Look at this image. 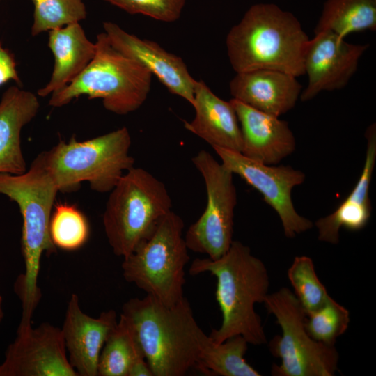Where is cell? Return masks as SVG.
I'll return each mask as SVG.
<instances>
[{"label": "cell", "instance_id": "3957f363", "mask_svg": "<svg viewBox=\"0 0 376 376\" xmlns=\"http://www.w3.org/2000/svg\"><path fill=\"white\" fill-rule=\"evenodd\" d=\"M125 322L153 376H183L196 368L203 331L186 297L166 306L151 295L122 307Z\"/></svg>", "mask_w": 376, "mask_h": 376}, {"label": "cell", "instance_id": "d6a6232c", "mask_svg": "<svg viewBox=\"0 0 376 376\" xmlns=\"http://www.w3.org/2000/svg\"><path fill=\"white\" fill-rule=\"evenodd\" d=\"M1 1V0H0Z\"/></svg>", "mask_w": 376, "mask_h": 376}, {"label": "cell", "instance_id": "2e32d148", "mask_svg": "<svg viewBox=\"0 0 376 376\" xmlns=\"http://www.w3.org/2000/svg\"><path fill=\"white\" fill-rule=\"evenodd\" d=\"M235 110L242 137L241 153L267 165H276L296 149V139L288 122L235 99Z\"/></svg>", "mask_w": 376, "mask_h": 376}, {"label": "cell", "instance_id": "ffe728a7", "mask_svg": "<svg viewBox=\"0 0 376 376\" xmlns=\"http://www.w3.org/2000/svg\"><path fill=\"white\" fill-rule=\"evenodd\" d=\"M38 95L12 86L0 101V173L19 175L26 170L21 146L24 127L37 115Z\"/></svg>", "mask_w": 376, "mask_h": 376}, {"label": "cell", "instance_id": "4fadbf2b", "mask_svg": "<svg viewBox=\"0 0 376 376\" xmlns=\"http://www.w3.org/2000/svg\"><path fill=\"white\" fill-rule=\"evenodd\" d=\"M0 365V376H78L70 365L61 329L49 323L17 333Z\"/></svg>", "mask_w": 376, "mask_h": 376}, {"label": "cell", "instance_id": "ba28073f", "mask_svg": "<svg viewBox=\"0 0 376 376\" xmlns=\"http://www.w3.org/2000/svg\"><path fill=\"white\" fill-rule=\"evenodd\" d=\"M184 227L183 219L170 211L152 234L123 258L121 265L126 281L166 306L185 297V267L190 258Z\"/></svg>", "mask_w": 376, "mask_h": 376}, {"label": "cell", "instance_id": "9a60e30c", "mask_svg": "<svg viewBox=\"0 0 376 376\" xmlns=\"http://www.w3.org/2000/svg\"><path fill=\"white\" fill-rule=\"evenodd\" d=\"M118 321L113 310L103 311L98 318L86 315L79 306L77 295H71L61 329L69 362L78 375H97L100 352Z\"/></svg>", "mask_w": 376, "mask_h": 376}, {"label": "cell", "instance_id": "1f68e13d", "mask_svg": "<svg viewBox=\"0 0 376 376\" xmlns=\"http://www.w3.org/2000/svg\"><path fill=\"white\" fill-rule=\"evenodd\" d=\"M1 303H2V298L0 296V322L2 320L3 317V313L2 308H1Z\"/></svg>", "mask_w": 376, "mask_h": 376}, {"label": "cell", "instance_id": "ac0fdd59", "mask_svg": "<svg viewBox=\"0 0 376 376\" xmlns=\"http://www.w3.org/2000/svg\"><path fill=\"white\" fill-rule=\"evenodd\" d=\"M366 151L361 173L350 193L329 215L318 219L314 226L318 240L331 244L340 241L341 228L358 231L365 228L370 218L372 206L370 186L376 162V125H370L365 132Z\"/></svg>", "mask_w": 376, "mask_h": 376}, {"label": "cell", "instance_id": "4316f807", "mask_svg": "<svg viewBox=\"0 0 376 376\" xmlns=\"http://www.w3.org/2000/svg\"><path fill=\"white\" fill-rule=\"evenodd\" d=\"M34 6L33 36L66 25L79 22L86 17L83 0H31Z\"/></svg>", "mask_w": 376, "mask_h": 376}, {"label": "cell", "instance_id": "7c38bea8", "mask_svg": "<svg viewBox=\"0 0 376 376\" xmlns=\"http://www.w3.org/2000/svg\"><path fill=\"white\" fill-rule=\"evenodd\" d=\"M368 47V44L347 42L329 31L315 33L304 53V75L308 76V84L301 91L300 100L307 102L322 91L346 86Z\"/></svg>", "mask_w": 376, "mask_h": 376}, {"label": "cell", "instance_id": "5b68a950", "mask_svg": "<svg viewBox=\"0 0 376 376\" xmlns=\"http://www.w3.org/2000/svg\"><path fill=\"white\" fill-rule=\"evenodd\" d=\"M131 145L130 133L123 127L86 141L60 140L40 154L60 192L75 191L88 182L92 190L108 193L134 166Z\"/></svg>", "mask_w": 376, "mask_h": 376}, {"label": "cell", "instance_id": "603a6c76", "mask_svg": "<svg viewBox=\"0 0 376 376\" xmlns=\"http://www.w3.org/2000/svg\"><path fill=\"white\" fill-rule=\"evenodd\" d=\"M376 29V0H327L315 33L329 31L342 38Z\"/></svg>", "mask_w": 376, "mask_h": 376}, {"label": "cell", "instance_id": "9c48e42d", "mask_svg": "<svg viewBox=\"0 0 376 376\" xmlns=\"http://www.w3.org/2000/svg\"><path fill=\"white\" fill-rule=\"evenodd\" d=\"M263 304L280 326L282 334L269 343L272 354L279 358L273 364L274 376H334L338 370L339 354L335 345L319 343L305 327L306 313L288 288L268 294Z\"/></svg>", "mask_w": 376, "mask_h": 376}, {"label": "cell", "instance_id": "7a4b0ae2", "mask_svg": "<svg viewBox=\"0 0 376 376\" xmlns=\"http://www.w3.org/2000/svg\"><path fill=\"white\" fill-rule=\"evenodd\" d=\"M58 192L40 153L24 173H0V194L17 203L22 217L21 247L25 270L17 278L14 288L22 301L19 327L23 329L31 327L33 313L41 298L38 277L42 256L56 252L49 227Z\"/></svg>", "mask_w": 376, "mask_h": 376}, {"label": "cell", "instance_id": "30bf717a", "mask_svg": "<svg viewBox=\"0 0 376 376\" xmlns=\"http://www.w3.org/2000/svg\"><path fill=\"white\" fill-rule=\"evenodd\" d=\"M191 162L204 180L207 203L187 229L185 240L189 250L216 260L227 252L233 241L237 205L233 173L205 150L198 151Z\"/></svg>", "mask_w": 376, "mask_h": 376}, {"label": "cell", "instance_id": "277c9868", "mask_svg": "<svg viewBox=\"0 0 376 376\" xmlns=\"http://www.w3.org/2000/svg\"><path fill=\"white\" fill-rule=\"evenodd\" d=\"M309 38L298 19L276 4L251 6L227 34L230 63L236 72L267 69L296 77L304 75Z\"/></svg>", "mask_w": 376, "mask_h": 376}, {"label": "cell", "instance_id": "83f0119b", "mask_svg": "<svg viewBox=\"0 0 376 376\" xmlns=\"http://www.w3.org/2000/svg\"><path fill=\"white\" fill-rule=\"evenodd\" d=\"M287 274L294 294L306 313L320 308L329 297L316 274L313 260L308 256L295 257Z\"/></svg>", "mask_w": 376, "mask_h": 376}, {"label": "cell", "instance_id": "e0dca14e", "mask_svg": "<svg viewBox=\"0 0 376 376\" xmlns=\"http://www.w3.org/2000/svg\"><path fill=\"white\" fill-rule=\"evenodd\" d=\"M229 88L233 99L276 117L293 109L302 91L296 77L267 69L236 73Z\"/></svg>", "mask_w": 376, "mask_h": 376}, {"label": "cell", "instance_id": "8992f818", "mask_svg": "<svg viewBox=\"0 0 376 376\" xmlns=\"http://www.w3.org/2000/svg\"><path fill=\"white\" fill-rule=\"evenodd\" d=\"M95 43L92 61L70 84L51 95L49 105L61 107L87 95L101 99L104 107L117 115L139 109L150 91L152 74L115 49L104 32L96 36Z\"/></svg>", "mask_w": 376, "mask_h": 376}, {"label": "cell", "instance_id": "f1b7e54d", "mask_svg": "<svg viewBox=\"0 0 376 376\" xmlns=\"http://www.w3.org/2000/svg\"><path fill=\"white\" fill-rule=\"evenodd\" d=\"M125 12L140 14L154 19L173 22L182 14L186 0H104Z\"/></svg>", "mask_w": 376, "mask_h": 376}, {"label": "cell", "instance_id": "44dd1931", "mask_svg": "<svg viewBox=\"0 0 376 376\" xmlns=\"http://www.w3.org/2000/svg\"><path fill=\"white\" fill-rule=\"evenodd\" d=\"M48 46L54 58L49 82L37 95L46 97L76 79L93 58L96 46L86 36L79 22L49 31Z\"/></svg>", "mask_w": 376, "mask_h": 376}, {"label": "cell", "instance_id": "8fae6325", "mask_svg": "<svg viewBox=\"0 0 376 376\" xmlns=\"http://www.w3.org/2000/svg\"><path fill=\"white\" fill-rule=\"evenodd\" d=\"M212 148L221 162L256 189L276 212L286 237L294 238L314 226L313 221L297 212L292 200L293 188L306 179L304 172L290 166L267 165L251 159L241 152L218 147Z\"/></svg>", "mask_w": 376, "mask_h": 376}, {"label": "cell", "instance_id": "52a82bcc", "mask_svg": "<svg viewBox=\"0 0 376 376\" xmlns=\"http://www.w3.org/2000/svg\"><path fill=\"white\" fill-rule=\"evenodd\" d=\"M171 210L164 183L144 169H130L109 191L102 215L113 253L123 258L129 256Z\"/></svg>", "mask_w": 376, "mask_h": 376}, {"label": "cell", "instance_id": "f546056e", "mask_svg": "<svg viewBox=\"0 0 376 376\" xmlns=\"http://www.w3.org/2000/svg\"><path fill=\"white\" fill-rule=\"evenodd\" d=\"M10 80L21 84L13 54L0 42V86Z\"/></svg>", "mask_w": 376, "mask_h": 376}, {"label": "cell", "instance_id": "5bb4252c", "mask_svg": "<svg viewBox=\"0 0 376 376\" xmlns=\"http://www.w3.org/2000/svg\"><path fill=\"white\" fill-rule=\"evenodd\" d=\"M103 28L115 49L139 62L171 93L193 104L196 80L181 57L167 52L154 41L127 32L111 22H104Z\"/></svg>", "mask_w": 376, "mask_h": 376}, {"label": "cell", "instance_id": "d6986e66", "mask_svg": "<svg viewBox=\"0 0 376 376\" xmlns=\"http://www.w3.org/2000/svg\"><path fill=\"white\" fill-rule=\"evenodd\" d=\"M195 116L184 121L185 128L212 148L241 152L242 137L238 118L230 101L215 95L202 80H196L192 104Z\"/></svg>", "mask_w": 376, "mask_h": 376}, {"label": "cell", "instance_id": "7402d4cb", "mask_svg": "<svg viewBox=\"0 0 376 376\" xmlns=\"http://www.w3.org/2000/svg\"><path fill=\"white\" fill-rule=\"evenodd\" d=\"M248 345L240 335L217 343L204 333L196 368L209 375L260 376L244 358Z\"/></svg>", "mask_w": 376, "mask_h": 376}, {"label": "cell", "instance_id": "d4e9b609", "mask_svg": "<svg viewBox=\"0 0 376 376\" xmlns=\"http://www.w3.org/2000/svg\"><path fill=\"white\" fill-rule=\"evenodd\" d=\"M49 230L54 246L68 251L82 247L90 235L86 217L76 205L67 203L54 204Z\"/></svg>", "mask_w": 376, "mask_h": 376}, {"label": "cell", "instance_id": "cb8c5ba5", "mask_svg": "<svg viewBox=\"0 0 376 376\" xmlns=\"http://www.w3.org/2000/svg\"><path fill=\"white\" fill-rule=\"evenodd\" d=\"M140 356L144 355L125 322L120 318L100 352L97 375L128 376L132 362Z\"/></svg>", "mask_w": 376, "mask_h": 376}, {"label": "cell", "instance_id": "4dcf8cb0", "mask_svg": "<svg viewBox=\"0 0 376 376\" xmlns=\"http://www.w3.org/2000/svg\"><path fill=\"white\" fill-rule=\"evenodd\" d=\"M128 376H153L143 356L134 359L130 368Z\"/></svg>", "mask_w": 376, "mask_h": 376}, {"label": "cell", "instance_id": "484cf974", "mask_svg": "<svg viewBox=\"0 0 376 376\" xmlns=\"http://www.w3.org/2000/svg\"><path fill=\"white\" fill-rule=\"evenodd\" d=\"M350 312L330 296L318 309L307 313L305 327L315 340L335 345L337 338L347 329Z\"/></svg>", "mask_w": 376, "mask_h": 376}, {"label": "cell", "instance_id": "6da1fadb", "mask_svg": "<svg viewBox=\"0 0 376 376\" xmlns=\"http://www.w3.org/2000/svg\"><path fill=\"white\" fill-rule=\"evenodd\" d=\"M189 272L192 276L208 272L216 277L215 297L222 322L209 334L215 343L240 335L253 345L267 343L261 318L254 306L263 303L269 294V277L263 262L248 246L233 240L218 259L194 260Z\"/></svg>", "mask_w": 376, "mask_h": 376}]
</instances>
